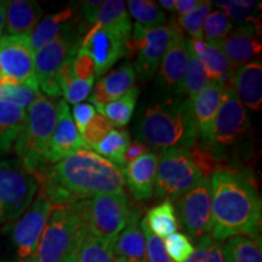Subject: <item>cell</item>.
<instances>
[{"label":"cell","instance_id":"obj_54","mask_svg":"<svg viewBox=\"0 0 262 262\" xmlns=\"http://www.w3.org/2000/svg\"><path fill=\"white\" fill-rule=\"evenodd\" d=\"M0 37H2V34H0Z\"/></svg>","mask_w":262,"mask_h":262},{"label":"cell","instance_id":"obj_30","mask_svg":"<svg viewBox=\"0 0 262 262\" xmlns=\"http://www.w3.org/2000/svg\"><path fill=\"white\" fill-rule=\"evenodd\" d=\"M186 262H233L226 242L216 241L210 234L196 242V247Z\"/></svg>","mask_w":262,"mask_h":262},{"label":"cell","instance_id":"obj_34","mask_svg":"<svg viewBox=\"0 0 262 262\" xmlns=\"http://www.w3.org/2000/svg\"><path fill=\"white\" fill-rule=\"evenodd\" d=\"M130 15L137 25L143 27H159L166 22V16L155 2L148 0H131L127 2Z\"/></svg>","mask_w":262,"mask_h":262},{"label":"cell","instance_id":"obj_42","mask_svg":"<svg viewBox=\"0 0 262 262\" xmlns=\"http://www.w3.org/2000/svg\"><path fill=\"white\" fill-rule=\"evenodd\" d=\"M164 247L173 262H186L194 250L189 238L182 233H172L166 237Z\"/></svg>","mask_w":262,"mask_h":262},{"label":"cell","instance_id":"obj_39","mask_svg":"<svg viewBox=\"0 0 262 262\" xmlns=\"http://www.w3.org/2000/svg\"><path fill=\"white\" fill-rule=\"evenodd\" d=\"M42 96L39 88L29 85H2L0 100L8 101L18 106L26 112Z\"/></svg>","mask_w":262,"mask_h":262},{"label":"cell","instance_id":"obj_50","mask_svg":"<svg viewBox=\"0 0 262 262\" xmlns=\"http://www.w3.org/2000/svg\"><path fill=\"white\" fill-rule=\"evenodd\" d=\"M198 0H178L175 2V9L178 15H180V17H185L189 14H192L194 10L198 8L199 5Z\"/></svg>","mask_w":262,"mask_h":262},{"label":"cell","instance_id":"obj_40","mask_svg":"<svg viewBox=\"0 0 262 262\" xmlns=\"http://www.w3.org/2000/svg\"><path fill=\"white\" fill-rule=\"evenodd\" d=\"M113 130V125L103 114L95 113L90 123L84 127L80 133L81 140H83L85 148H94L95 146L102 141L111 131Z\"/></svg>","mask_w":262,"mask_h":262},{"label":"cell","instance_id":"obj_44","mask_svg":"<svg viewBox=\"0 0 262 262\" xmlns=\"http://www.w3.org/2000/svg\"><path fill=\"white\" fill-rule=\"evenodd\" d=\"M73 70L75 79L91 80L94 79L95 64L93 58L84 49L79 48L73 58Z\"/></svg>","mask_w":262,"mask_h":262},{"label":"cell","instance_id":"obj_9","mask_svg":"<svg viewBox=\"0 0 262 262\" xmlns=\"http://www.w3.org/2000/svg\"><path fill=\"white\" fill-rule=\"evenodd\" d=\"M179 31H181V28L176 21H172L169 26L153 28L135 24L126 44V51L131 56L136 57L134 70L141 80L147 81L153 78Z\"/></svg>","mask_w":262,"mask_h":262},{"label":"cell","instance_id":"obj_49","mask_svg":"<svg viewBox=\"0 0 262 262\" xmlns=\"http://www.w3.org/2000/svg\"><path fill=\"white\" fill-rule=\"evenodd\" d=\"M91 102L95 104V110L98 111L97 113H101L102 108L106 106L108 102H111V98L107 96L106 93H104L101 80H98L97 83L95 84L93 96H91Z\"/></svg>","mask_w":262,"mask_h":262},{"label":"cell","instance_id":"obj_37","mask_svg":"<svg viewBox=\"0 0 262 262\" xmlns=\"http://www.w3.org/2000/svg\"><path fill=\"white\" fill-rule=\"evenodd\" d=\"M129 24H131V21L129 15H127L125 2H122V0H107V2L102 3V6H101L91 28L98 29Z\"/></svg>","mask_w":262,"mask_h":262},{"label":"cell","instance_id":"obj_29","mask_svg":"<svg viewBox=\"0 0 262 262\" xmlns=\"http://www.w3.org/2000/svg\"><path fill=\"white\" fill-rule=\"evenodd\" d=\"M137 98H139V89L134 86L123 96L108 102L100 114H103L113 126H125L133 117Z\"/></svg>","mask_w":262,"mask_h":262},{"label":"cell","instance_id":"obj_18","mask_svg":"<svg viewBox=\"0 0 262 262\" xmlns=\"http://www.w3.org/2000/svg\"><path fill=\"white\" fill-rule=\"evenodd\" d=\"M57 122L52 133L50 148H49L48 160L49 164L60 162L66 157L73 155L78 150L85 148V145L81 140L80 133L73 122L71 116L70 107L64 100L57 102Z\"/></svg>","mask_w":262,"mask_h":262},{"label":"cell","instance_id":"obj_22","mask_svg":"<svg viewBox=\"0 0 262 262\" xmlns=\"http://www.w3.org/2000/svg\"><path fill=\"white\" fill-rule=\"evenodd\" d=\"M42 16L39 3L33 0H12L8 2L5 10L6 35H26L28 37Z\"/></svg>","mask_w":262,"mask_h":262},{"label":"cell","instance_id":"obj_36","mask_svg":"<svg viewBox=\"0 0 262 262\" xmlns=\"http://www.w3.org/2000/svg\"><path fill=\"white\" fill-rule=\"evenodd\" d=\"M233 262H262L261 239L250 237H232L226 242Z\"/></svg>","mask_w":262,"mask_h":262},{"label":"cell","instance_id":"obj_26","mask_svg":"<svg viewBox=\"0 0 262 262\" xmlns=\"http://www.w3.org/2000/svg\"><path fill=\"white\" fill-rule=\"evenodd\" d=\"M72 17H73V9L67 8L39 21V24L28 35V42L32 51L35 54L39 49L45 47L52 39L58 37L66 28L72 25Z\"/></svg>","mask_w":262,"mask_h":262},{"label":"cell","instance_id":"obj_35","mask_svg":"<svg viewBox=\"0 0 262 262\" xmlns=\"http://www.w3.org/2000/svg\"><path fill=\"white\" fill-rule=\"evenodd\" d=\"M208 83V75H206L201 61L198 60V57L189 49L187 70H186L185 78H183L180 95H186V96H188V98H193L195 95H198L204 89Z\"/></svg>","mask_w":262,"mask_h":262},{"label":"cell","instance_id":"obj_3","mask_svg":"<svg viewBox=\"0 0 262 262\" xmlns=\"http://www.w3.org/2000/svg\"><path fill=\"white\" fill-rule=\"evenodd\" d=\"M137 140L159 152L192 149L198 142L191 98L170 97L143 111L136 126Z\"/></svg>","mask_w":262,"mask_h":262},{"label":"cell","instance_id":"obj_24","mask_svg":"<svg viewBox=\"0 0 262 262\" xmlns=\"http://www.w3.org/2000/svg\"><path fill=\"white\" fill-rule=\"evenodd\" d=\"M62 262H124L114 250L113 241L88 233Z\"/></svg>","mask_w":262,"mask_h":262},{"label":"cell","instance_id":"obj_46","mask_svg":"<svg viewBox=\"0 0 262 262\" xmlns=\"http://www.w3.org/2000/svg\"><path fill=\"white\" fill-rule=\"evenodd\" d=\"M95 113H96V110H95V107L91 103L85 102L74 104L72 114H73L74 124L79 133H81L84 130V127L90 123V120L94 118Z\"/></svg>","mask_w":262,"mask_h":262},{"label":"cell","instance_id":"obj_33","mask_svg":"<svg viewBox=\"0 0 262 262\" xmlns=\"http://www.w3.org/2000/svg\"><path fill=\"white\" fill-rule=\"evenodd\" d=\"M100 80L102 83L104 93L112 101L123 96L131 88H134L136 81V73L133 66L125 64L104 75Z\"/></svg>","mask_w":262,"mask_h":262},{"label":"cell","instance_id":"obj_43","mask_svg":"<svg viewBox=\"0 0 262 262\" xmlns=\"http://www.w3.org/2000/svg\"><path fill=\"white\" fill-rule=\"evenodd\" d=\"M140 226L146 239L147 262H173L166 253L163 239L153 234L143 220L140 221Z\"/></svg>","mask_w":262,"mask_h":262},{"label":"cell","instance_id":"obj_11","mask_svg":"<svg viewBox=\"0 0 262 262\" xmlns=\"http://www.w3.org/2000/svg\"><path fill=\"white\" fill-rule=\"evenodd\" d=\"M79 35L71 25L58 37L52 39L34 54L35 79L44 96L57 98L63 95L58 72L66 58L75 55L79 50L81 42Z\"/></svg>","mask_w":262,"mask_h":262},{"label":"cell","instance_id":"obj_15","mask_svg":"<svg viewBox=\"0 0 262 262\" xmlns=\"http://www.w3.org/2000/svg\"><path fill=\"white\" fill-rule=\"evenodd\" d=\"M52 210L54 205L40 189L34 202L15 224L12 241L21 262H27L33 257Z\"/></svg>","mask_w":262,"mask_h":262},{"label":"cell","instance_id":"obj_48","mask_svg":"<svg viewBox=\"0 0 262 262\" xmlns=\"http://www.w3.org/2000/svg\"><path fill=\"white\" fill-rule=\"evenodd\" d=\"M102 3L103 2H101V0H85L81 3V12H83L85 21L89 22V24H94L98 11L102 6Z\"/></svg>","mask_w":262,"mask_h":262},{"label":"cell","instance_id":"obj_45","mask_svg":"<svg viewBox=\"0 0 262 262\" xmlns=\"http://www.w3.org/2000/svg\"><path fill=\"white\" fill-rule=\"evenodd\" d=\"M93 84H94V79L91 80L74 79L63 91L64 101L67 103H72V104L80 103L81 101L85 100V98L89 97Z\"/></svg>","mask_w":262,"mask_h":262},{"label":"cell","instance_id":"obj_32","mask_svg":"<svg viewBox=\"0 0 262 262\" xmlns=\"http://www.w3.org/2000/svg\"><path fill=\"white\" fill-rule=\"evenodd\" d=\"M129 145L130 135L127 130H112L98 145L94 147V149L97 155H102L103 158L111 160L116 165L125 168L123 157Z\"/></svg>","mask_w":262,"mask_h":262},{"label":"cell","instance_id":"obj_1","mask_svg":"<svg viewBox=\"0 0 262 262\" xmlns=\"http://www.w3.org/2000/svg\"><path fill=\"white\" fill-rule=\"evenodd\" d=\"M124 168L93 150L83 148L52 164L38 179L54 206H71L96 194L124 192Z\"/></svg>","mask_w":262,"mask_h":262},{"label":"cell","instance_id":"obj_10","mask_svg":"<svg viewBox=\"0 0 262 262\" xmlns=\"http://www.w3.org/2000/svg\"><path fill=\"white\" fill-rule=\"evenodd\" d=\"M38 180L19 160L0 162V222L17 220L38 193Z\"/></svg>","mask_w":262,"mask_h":262},{"label":"cell","instance_id":"obj_17","mask_svg":"<svg viewBox=\"0 0 262 262\" xmlns=\"http://www.w3.org/2000/svg\"><path fill=\"white\" fill-rule=\"evenodd\" d=\"M258 27L260 26L256 25L241 26L233 32H229L221 42V50L234 72L260 56L262 44Z\"/></svg>","mask_w":262,"mask_h":262},{"label":"cell","instance_id":"obj_5","mask_svg":"<svg viewBox=\"0 0 262 262\" xmlns=\"http://www.w3.org/2000/svg\"><path fill=\"white\" fill-rule=\"evenodd\" d=\"M91 235L114 241L129 221V199L124 192L114 194H96L71 205Z\"/></svg>","mask_w":262,"mask_h":262},{"label":"cell","instance_id":"obj_19","mask_svg":"<svg viewBox=\"0 0 262 262\" xmlns=\"http://www.w3.org/2000/svg\"><path fill=\"white\" fill-rule=\"evenodd\" d=\"M225 89V85L219 81H209L201 93L191 98L193 117L202 146H206L210 142L215 118L220 108Z\"/></svg>","mask_w":262,"mask_h":262},{"label":"cell","instance_id":"obj_47","mask_svg":"<svg viewBox=\"0 0 262 262\" xmlns=\"http://www.w3.org/2000/svg\"><path fill=\"white\" fill-rule=\"evenodd\" d=\"M147 149H148V147H147L143 142H141L139 140L133 141V142L127 146L125 153H124V157H123L124 166H126L127 164L133 163L134 160L140 158L141 156L146 155Z\"/></svg>","mask_w":262,"mask_h":262},{"label":"cell","instance_id":"obj_23","mask_svg":"<svg viewBox=\"0 0 262 262\" xmlns=\"http://www.w3.org/2000/svg\"><path fill=\"white\" fill-rule=\"evenodd\" d=\"M114 250L124 262H147L146 239L140 226V211H131L130 219L113 241Z\"/></svg>","mask_w":262,"mask_h":262},{"label":"cell","instance_id":"obj_52","mask_svg":"<svg viewBox=\"0 0 262 262\" xmlns=\"http://www.w3.org/2000/svg\"><path fill=\"white\" fill-rule=\"evenodd\" d=\"M159 5L162 6L163 9L173 10L175 9V0H160Z\"/></svg>","mask_w":262,"mask_h":262},{"label":"cell","instance_id":"obj_21","mask_svg":"<svg viewBox=\"0 0 262 262\" xmlns=\"http://www.w3.org/2000/svg\"><path fill=\"white\" fill-rule=\"evenodd\" d=\"M233 90L244 107L260 111L262 103V63L255 60L235 72Z\"/></svg>","mask_w":262,"mask_h":262},{"label":"cell","instance_id":"obj_13","mask_svg":"<svg viewBox=\"0 0 262 262\" xmlns=\"http://www.w3.org/2000/svg\"><path fill=\"white\" fill-rule=\"evenodd\" d=\"M131 31L133 27L129 24L98 29L91 28L84 35L80 48L93 58L97 77L106 74L107 71L126 54V44Z\"/></svg>","mask_w":262,"mask_h":262},{"label":"cell","instance_id":"obj_53","mask_svg":"<svg viewBox=\"0 0 262 262\" xmlns=\"http://www.w3.org/2000/svg\"><path fill=\"white\" fill-rule=\"evenodd\" d=\"M0 86H2V70H0Z\"/></svg>","mask_w":262,"mask_h":262},{"label":"cell","instance_id":"obj_4","mask_svg":"<svg viewBox=\"0 0 262 262\" xmlns=\"http://www.w3.org/2000/svg\"><path fill=\"white\" fill-rule=\"evenodd\" d=\"M57 114V102L42 95L27 111V120L14 145L19 162L37 180L50 166L48 155Z\"/></svg>","mask_w":262,"mask_h":262},{"label":"cell","instance_id":"obj_14","mask_svg":"<svg viewBox=\"0 0 262 262\" xmlns=\"http://www.w3.org/2000/svg\"><path fill=\"white\" fill-rule=\"evenodd\" d=\"M2 85L38 86L34 72V52L26 35L0 37Z\"/></svg>","mask_w":262,"mask_h":262},{"label":"cell","instance_id":"obj_12","mask_svg":"<svg viewBox=\"0 0 262 262\" xmlns=\"http://www.w3.org/2000/svg\"><path fill=\"white\" fill-rule=\"evenodd\" d=\"M183 231L194 242L205 237L211 231V187L210 180L203 178L194 187L183 193L175 201Z\"/></svg>","mask_w":262,"mask_h":262},{"label":"cell","instance_id":"obj_2","mask_svg":"<svg viewBox=\"0 0 262 262\" xmlns=\"http://www.w3.org/2000/svg\"><path fill=\"white\" fill-rule=\"evenodd\" d=\"M211 231L216 241L232 237L258 238L262 203L256 186L244 171L225 168L211 175Z\"/></svg>","mask_w":262,"mask_h":262},{"label":"cell","instance_id":"obj_8","mask_svg":"<svg viewBox=\"0 0 262 262\" xmlns=\"http://www.w3.org/2000/svg\"><path fill=\"white\" fill-rule=\"evenodd\" d=\"M204 178L188 149L164 150L158 158L155 189L157 198L175 202Z\"/></svg>","mask_w":262,"mask_h":262},{"label":"cell","instance_id":"obj_20","mask_svg":"<svg viewBox=\"0 0 262 262\" xmlns=\"http://www.w3.org/2000/svg\"><path fill=\"white\" fill-rule=\"evenodd\" d=\"M157 165L158 156L156 153H146L124 168L125 183L136 201H148L153 195Z\"/></svg>","mask_w":262,"mask_h":262},{"label":"cell","instance_id":"obj_16","mask_svg":"<svg viewBox=\"0 0 262 262\" xmlns=\"http://www.w3.org/2000/svg\"><path fill=\"white\" fill-rule=\"evenodd\" d=\"M188 54V40L182 34V31H179L160 62V70L157 75L158 86L165 91L180 95L187 70Z\"/></svg>","mask_w":262,"mask_h":262},{"label":"cell","instance_id":"obj_51","mask_svg":"<svg viewBox=\"0 0 262 262\" xmlns=\"http://www.w3.org/2000/svg\"><path fill=\"white\" fill-rule=\"evenodd\" d=\"M6 4H8V2H3V0H0V34H3V31H4Z\"/></svg>","mask_w":262,"mask_h":262},{"label":"cell","instance_id":"obj_31","mask_svg":"<svg viewBox=\"0 0 262 262\" xmlns=\"http://www.w3.org/2000/svg\"><path fill=\"white\" fill-rule=\"evenodd\" d=\"M219 9L232 21L245 25H257V11L261 8L260 2L255 0H224V2H214Z\"/></svg>","mask_w":262,"mask_h":262},{"label":"cell","instance_id":"obj_6","mask_svg":"<svg viewBox=\"0 0 262 262\" xmlns=\"http://www.w3.org/2000/svg\"><path fill=\"white\" fill-rule=\"evenodd\" d=\"M88 233L71 206H54L32 262H62Z\"/></svg>","mask_w":262,"mask_h":262},{"label":"cell","instance_id":"obj_38","mask_svg":"<svg viewBox=\"0 0 262 262\" xmlns=\"http://www.w3.org/2000/svg\"><path fill=\"white\" fill-rule=\"evenodd\" d=\"M232 31V22L224 12L214 11L208 15L202 28V39L205 42L221 45Z\"/></svg>","mask_w":262,"mask_h":262},{"label":"cell","instance_id":"obj_7","mask_svg":"<svg viewBox=\"0 0 262 262\" xmlns=\"http://www.w3.org/2000/svg\"><path fill=\"white\" fill-rule=\"evenodd\" d=\"M250 131V120L247 110L238 100L233 88H226L216 114L210 142L202 146L210 152L221 169L226 166L228 149L247 139Z\"/></svg>","mask_w":262,"mask_h":262},{"label":"cell","instance_id":"obj_55","mask_svg":"<svg viewBox=\"0 0 262 262\" xmlns=\"http://www.w3.org/2000/svg\"><path fill=\"white\" fill-rule=\"evenodd\" d=\"M19 262H21V261H19Z\"/></svg>","mask_w":262,"mask_h":262},{"label":"cell","instance_id":"obj_41","mask_svg":"<svg viewBox=\"0 0 262 262\" xmlns=\"http://www.w3.org/2000/svg\"><path fill=\"white\" fill-rule=\"evenodd\" d=\"M212 8L211 2H201L192 14L185 17H180L178 19L179 27L181 31L187 32L191 39H202V28L205 18L210 14Z\"/></svg>","mask_w":262,"mask_h":262},{"label":"cell","instance_id":"obj_28","mask_svg":"<svg viewBox=\"0 0 262 262\" xmlns=\"http://www.w3.org/2000/svg\"><path fill=\"white\" fill-rule=\"evenodd\" d=\"M143 221L146 222L150 232L159 238L169 237L170 234L176 233L179 228L175 208L169 201H164L148 210Z\"/></svg>","mask_w":262,"mask_h":262},{"label":"cell","instance_id":"obj_27","mask_svg":"<svg viewBox=\"0 0 262 262\" xmlns=\"http://www.w3.org/2000/svg\"><path fill=\"white\" fill-rule=\"evenodd\" d=\"M27 112L16 104L0 100V152H8L24 129Z\"/></svg>","mask_w":262,"mask_h":262},{"label":"cell","instance_id":"obj_25","mask_svg":"<svg viewBox=\"0 0 262 262\" xmlns=\"http://www.w3.org/2000/svg\"><path fill=\"white\" fill-rule=\"evenodd\" d=\"M211 81H219L226 88L233 86L235 72L222 52L220 45L205 42L204 48L195 55Z\"/></svg>","mask_w":262,"mask_h":262}]
</instances>
